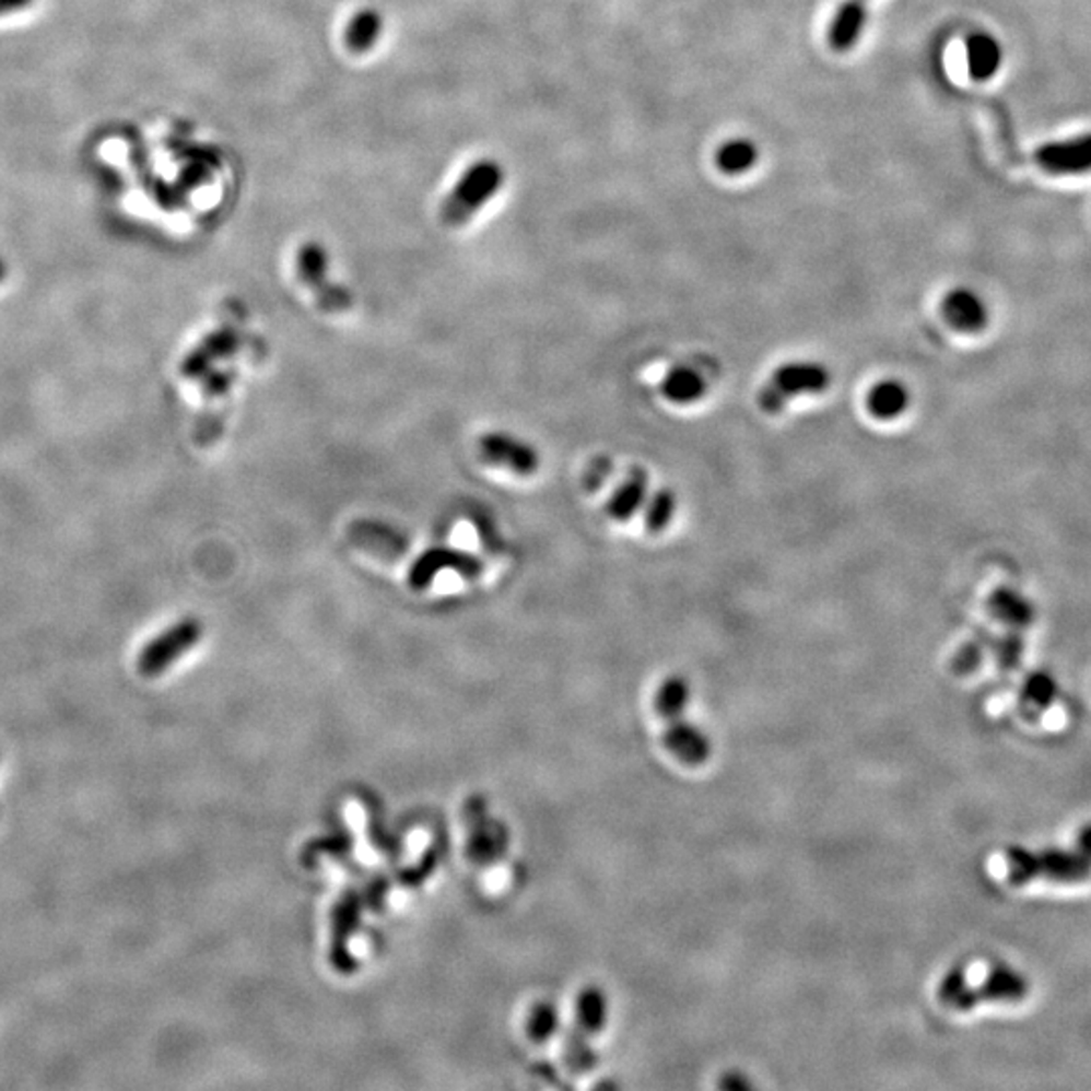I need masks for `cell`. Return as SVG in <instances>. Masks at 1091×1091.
I'll return each mask as SVG.
<instances>
[{
	"instance_id": "ffe728a7",
	"label": "cell",
	"mask_w": 1091,
	"mask_h": 1091,
	"mask_svg": "<svg viewBox=\"0 0 1091 1091\" xmlns=\"http://www.w3.org/2000/svg\"><path fill=\"white\" fill-rule=\"evenodd\" d=\"M385 31V19L376 9H360L344 28V43L352 54H368Z\"/></svg>"
},
{
	"instance_id": "30bf717a",
	"label": "cell",
	"mask_w": 1091,
	"mask_h": 1091,
	"mask_svg": "<svg viewBox=\"0 0 1091 1091\" xmlns=\"http://www.w3.org/2000/svg\"><path fill=\"white\" fill-rule=\"evenodd\" d=\"M1035 162L1045 173H1091V133L1043 144L1035 152Z\"/></svg>"
},
{
	"instance_id": "7c38bea8",
	"label": "cell",
	"mask_w": 1091,
	"mask_h": 1091,
	"mask_svg": "<svg viewBox=\"0 0 1091 1091\" xmlns=\"http://www.w3.org/2000/svg\"><path fill=\"white\" fill-rule=\"evenodd\" d=\"M239 348V333L233 328H219L214 332L207 333L197 347L192 348L183 360L180 374L185 378L197 380L202 374L214 366L219 360L231 359Z\"/></svg>"
},
{
	"instance_id": "44dd1931",
	"label": "cell",
	"mask_w": 1091,
	"mask_h": 1091,
	"mask_svg": "<svg viewBox=\"0 0 1091 1091\" xmlns=\"http://www.w3.org/2000/svg\"><path fill=\"white\" fill-rule=\"evenodd\" d=\"M692 702V683L683 676H669L664 679L653 695V707L659 718H683Z\"/></svg>"
},
{
	"instance_id": "2e32d148",
	"label": "cell",
	"mask_w": 1091,
	"mask_h": 1091,
	"mask_svg": "<svg viewBox=\"0 0 1091 1091\" xmlns=\"http://www.w3.org/2000/svg\"><path fill=\"white\" fill-rule=\"evenodd\" d=\"M647 497H649V478L645 471L635 469L612 493L607 504V514L617 521L635 518L645 507Z\"/></svg>"
},
{
	"instance_id": "5b68a950",
	"label": "cell",
	"mask_w": 1091,
	"mask_h": 1091,
	"mask_svg": "<svg viewBox=\"0 0 1091 1091\" xmlns=\"http://www.w3.org/2000/svg\"><path fill=\"white\" fill-rule=\"evenodd\" d=\"M480 459L485 466L506 469L519 478H530L540 469V453L530 443L509 433H488L478 441Z\"/></svg>"
},
{
	"instance_id": "d6986e66",
	"label": "cell",
	"mask_w": 1091,
	"mask_h": 1091,
	"mask_svg": "<svg viewBox=\"0 0 1091 1091\" xmlns=\"http://www.w3.org/2000/svg\"><path fill=\"white\" fill-rule=\"evenodd\" d=\"M1057 695H1059V685L1052 673L1035 671V673L1027 676L1025 683L1021 688V700H1019L1023 718L1029 719V722H1037L1041 714L1047 712L1055 704Z\"/></svg>"
},
{
	"instance_id": "277c9868",
	"label": "cell",
	"mask_w": 1091,
	"mask_h": 1091,
	"mask_svg": "<svg viewBox=\"0 0 1091 1091\" xmlns=\"http://www.w3.org/2000/svg\"><path fill=\"white\" fill-rule=\"evenodd\" d=\"M202 637V625L199 619H183L168 626L159 637L148 643L138 657V673L142 678H159L174 661H178L185 653L190 652Z\"/></svg>"
},
{
	"instance_id": "5bb4252c",
	"label": "cell",
	"mask_w": 1091,
	"mask_h": 1091,
	"mask_svg": "<svg viewBox=\"0 0 1091 1091\" xmlns=\"http://www.w3.org/2000/svg\"><path fill=\"white\" fill-rule=\"evenodd\" d=\"M912 392L900 378H881L867 390L866 409L878 421H895L910 409Z\"/></svg>"
},
{
	"instance_id": "6da1fadb",
	"label": "cell",
	"mask_w": 1091,
	"mask_h": 1091,
	"mask_svg": "<svg viewBox=\"0 0 1091 1091\" xmlns=\"http://www.w3.org/2000/svg\"><path fill=\"white\" fill-rule=\"evenodd\" d=\"M1009 883L1014 888L1027 885L1039 878L1055 883H1086L1091 878V859L1086 853L1074 849H1045L1029 852L1025 847L1007 849Z\"/></svg>"
},
{
	"instance_id": "52a82bcc",
	"label": "cell",
	"mask_w": 1091,
	"mask_h": 1091,
	"mask_svg": "<svg viewBox=\"0 0 1091 1091\" xmlns=\"http://www.w3.org/2000/svg\"><path fill=\"white\" fill-rule=\"evenodd\" d=\"M445 568L461 574L464 578H478L483 571V564L473 554H467L455 548H445V546L431 548L411 564L409 586L414 590H425Z\"/></svg>"
},
{
	"instance_id": "8fae6325",
	"label": "cell",
	"mask_w": 1091,
	"mask_h": 1091,
	"mask_svg": "<svg viewBox=\"0 0 1091 1091\" xmlns=\"http://www.w3.org/2000/svg\"><path fill=\"white\" fill-rule=\"evenodd\" d=\"M946 324L960 333H981L988 326V306L971 288H954L942 300Z\"/></svg>"
},
{
	"instance_id": "603a6c76",
	"label": "cell",
	"mask_w": 1091,
	"mask_h": 1091,
	"mask_svg": "<svg viewBox=\"0 0 1091 1091\" xmlns=\"http://www.w3.org/2000/svg\"><path fill=\"white\" fill-rule=\"evenodd\" d=\"M759 162V148L754 142L738 138L719 148L716 164L724 174H744Z\"/></svg>"
},
{
	"instance_id": "ac0fdd59",
	"label": "cell",
	"mask_w": 1091,
	"mask_h": 1091,
	"mask_svg": "<svg viewBox=\"0 0 1091 1091\" xmlns=\"http://www.w3.org/2000/svg\"><path fill=\"white\" fill-rule=\"evenodd\" d=\"M706 378L693 366H673L671 371H667L664 380H661L664 399L679 404V407L700 402L706 397Z\"/></svg>"
},
{
	"instance_id": "8992f818",
	"label": "cell",
	"mask_w": 1091,
	"mask_h": 1091,
	"mask_svg": "<svg viewBox=\"0 0 1091 1091\" xmlns=\"http://www.w3.org/2000/svg\"><path fill=\"white\" fill-rule=\"evenodd\" d=\"M297 278L318 297L320 306L328 312H342L350 306V297L344 290L332 288L328 281V254L318 243L302 245L297 254Z\"/></svg>"
},
{
	"instance_id": "cb8c5ba5",
	"label": "cell",
	"mask_w": 1091,
	"mask_h": 1091,
	"mask_svg": "<svg viewBox=\"0 0 1091 1091\" xmlns=\"http://www.w3.org/2000/svg\"><path fill=\"white\" fill-rule=\"evenodd\" d=\"M676 509H678V497L676 493L671 492L669 488H664V490H657L647 497L645 502V528L653 533L664 532L669 521L676 516Z\"/></svg>"
},
{
	"instance_id": "4fadbf2b",
	"label": "cell",
	"mask_w": 1091,
	"mask_h": 1091,
	"mask_svg": "<svg viewBox=\"0 0 1091 1091\" xmlns=\"http://www.w3.org/2000/svg\"><path fill=\"white\" fill-rule=\"evenodd\" d=\"M867 23V0H845L837 9L826 33L833 51L847 54L859 43Z\"/></svg>"
},
{
	"instance_id": "4316f807",
	"label": "cell",
	"mask_w": 1091,
	"mask_h": 1091,
	"mask_svg": "<svg viewBox=\"0 0 1091 1091\" xmlns=\"http://www.w3.org/2000/svg\"><path fill=\"white\" fill-rule=\"evenodd\" d=\"M556 1029H559V1012L552 1005H542L540 1009H536L532 1021H530L532 1037L544 1041V1039L552 1037L556 1033Z\"/></svg>"
},
{
	"instance_id": "83f0119b",
	"label": "cell",
	"mask_w": 1091,
	"mask_h": 1091,
	"mask_svg": "<svg viewBox=\"0 0 1091 1091\" xmlns=\"http://www.w3.org/2000/svg\"><path fill=\"white\" fill-rule=\"evenodd\" d=\"M983 655H985V652H983V647H981L978 643H969V645H964V647H962V649H960V652L952 657V666H950L952 673H957V676H971V673H974V671L978 669V666H981Z\"/></svg>"
},
{
	"instance_id": "3957f363",
	"label": "cell",
	"mask_w": 1091,
	"mask_h": 1091,
	"mask_svg": "<svg viewBox=\"0 0 1091 1091\" xmlns=\"http://www.w3.org/2000/svg\"><path fill=\"white\" fill-rule=\"evenodd\" d=\"M833 383L831 371L814 360H795L778 366L769 385L760 390V404L769 413H778L786 402L799 397L823 395Z\"/></svg>"
},
{
	"instance_id": "7a4b0ae2",
	"label": "cell",
	"mask_w": 1091,
	"mask_h": 1091,
	"mask_svg": "<svg viewBox=\"0 0 1091 1091\" xmlns=\"http://www.w3.org/2000/svg\"><path fill=\"white\" fill-rule=\"evenodd\" d=\"M504 166L492 159H481L467 166L441 204V221L447 226L469 223L504 187Z\"/></svg>"
},
{
	"instance_id": "4dcf8cb0",
	"label": "cell",
	"mask_w": 1091,
	"mask_h": 1091,
	"mask_svg": "<svg viewBox=\"0 0 1091 1091\" xmlns=\"http://www.w3.org/2000/svg\"><path fill=\"white\" fill-rule=\"evenodd\" d=\"M31 0H0V16L23 11Z\"/></svg>"
},
{
	"instance_id": "1f68e13d",
	"label": "cell",
	"mask_w": 1091,
	"mask_h": 1091,
	"mask_svg": "<svg viewBox=\"0 0 1091 1091\" xmlns=\"http://www.w3.org/2000/svg\"><path fill=\"white\" fill-rule=\"evenodd\" d=\"M7 275H9V269H7V263L0 259V283L7 280Z\"/></svg>"
},
{
	"instance_id": "7402d4cb",
	"label": "cell",
	"mask_w": 1091,
	"mask_h": 1091,
	"mask_svg": "<svg viewBox=\"0 0 1091 1091\" xmlns=\"http://www.w3.org/2000/svg\"><path fill=\"white\" fill-rule=\"evenodd\" d=\"M609 1019V1000L599 986H586L576 1000V1029L586 1035H599Z\"/></svg>"
},
{
	"instance_id": "ba28073f",
	"label": "cell",
	"mask_w": 1091,
	"mask_h": 1091,
	"mask_svg": "<svg viewBox=\"0 0 1091 1091\" xmlns=\"http://www.w3.org/2000/svg\"><path fill=\"white\" fill-rule=\"evenodd\" d=\"M1029 995V981L1011 966H995L978 986H969L960 1012L972 1011L981 1002H1021Z\"/></svg>"
},
{
	"instance_id": "9c48e42d",
	"label": "cell",
	"mask_w": 1091,
	"mask_h": 1091,
	"mask_svg": "<svg viewBox=\"0 0 1091 1091\" xmlns=\"http://www.w3.org/2000/svg\"><path fill=\"white\" fill-rule=\"evenodd\" d=\"M661 742L667 752L685 766H702L712 759L714 752L709 734L702 726L685 719V716L667 722Z\"/></svg>"
},
{
	"instance_id": "f546056e",
	"label": "cell",
	"mask_w": 1091,
	"mask_h": 1091,
	"mask_svg": "<svg viewBox=\"0 0 1091 1091\" xmlns=\"http://www.w3.org/2000/svg\"><path fill=\"white\" fill-rule=\"evenodd\" d=\"M1076 847L1079 852L1086 853L1091 859V825H1086L1078 833V838H1076Z\"/></svg>"
},
{
	"instance_id": "d4e9b609",
	"label": "cell",
	"mask_w": 1091,
	"mask_h": 1091,
	"mask_svg": "<svg viewBox=\"0 0 1091 1091\" xmlns=\"http://www.w3.org/2000/svg\"><path fill=\"white\" fill-rule=\"evenodd\" d=\"M586 1033H583L580 1029L573 1031L568 1035V1043H566V1061L573 1067L574 1071H588L590 1067H595L597 1064V1053L593 1052V1047L588 1045L586 1041Z\"/></svg>"
},
{
	"instance_id": "e0dca14e",
	"label": "cell",
	"mask_w": 1091,
	"mask_h": 1091,
	"mask_svg": "<svg viewBox=\"0 0 1091 1091\" xmlns=\"http://www.w3.org/2000/svg\"><path fill=\"white\" fill-rule=\"evenodd\" d=\"M988 611L1002 625L1011 626L1014 631L1033 625V621L1037 617L1033 602L1023 597L1019 590H1012L1007 586L998 588L990 595Z\"/></svg>"
},
{
	"instance_id": "484cf974",
	"label": "cell",
	"mask_w": 1091,
	"mask_h": 1091,
	"mask_svg": "<svg viewBox=\"0 0 1091 1091\" xmlns=\"http://www.w3.org/2000/svg\"><path fill=\"white\" fill-rule=\"evenodd\" d=\"M1025 652V643L1019 633H1009L997 645V664L1002 671H1012L1014 667L1021 666Z\"/></svg>"
},
{
	"instance_id": "9a60e30c",
	"label": "cell",
	"mask_w": 1091,
	"mask_h": 1091,
	"mask_svg": "<svg viewBox=\"0 0 1091 1091\" xmlns=\"http://www.w3.org/2000/svg\"><path fill=\"white\" fill-rule=\"evenodd\" d=\"M1002 47L997 37L986 31H976L966 39V63L972 80H993L1002 66Z\"/></svg>"
},
{
	"instance_id": "f1b7e54d",
	"label": "cell",
	"mask_w": 1091,
	"mask_h": 1091,
	"mask_svg": "<svg viewBox=\"0 0 1091 1091\" xmlns=\"http://www.w3.org/2000/svg\"><path fill=\"white\" fill-rule=\"evenodd\" d=\"M718 1088H722V1090H748V1088H752V1083L748 1081L744 1074L728 1071V1074H724L722 1079H719Z\"/></svg>"
}]
</instances>
